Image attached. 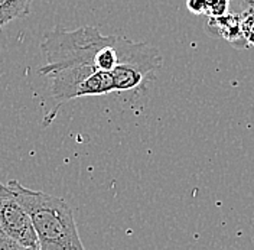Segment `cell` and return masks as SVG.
<instances>
[{
  "instance_id": "obj_1",
  "label": "cell",
  "mask_w": 254,
  "mask_h": 250,
  "mask_svg": "<svg viewBox=\"0 0 254 250\" xmlns=\"http://www.w3.org/2000/svg\"><path fill=\"white\" fill-rule=\"evenodd\" d=\"M7 188L31 217L41 250H85L69 205L60 197L9 181Z\"/></svg>"
},
{
  "instance_id": "obj_2",
  "label": "cell",
  "mask_w": 254,
  "mask_h": 250,
  "mask_svg": "<svg viewBox=\"0 0 254 250\" xmlns=\"http://www.w3.org/2000/svg\"><path fill=\"white\" fill-rule=\"evenodd\" d=\"M0 227L4 235L16 240L26 249H41L29 214L16 201L10 189L0 197Z\"/></svg>"
},
{
  "instance_id": "obj_3",
  "label": "cell",
  "mask_w": 254,
  "mask_h": 250,
  "mask_svg": "<svg viewBox=\"0 0 254 250\" xmlns=\"http://www.w3.org/2000/svg\"><path fill=\"white\" fill-rule=\"evenodd\" d=\"M206 32L212 36L228 41L238 49L247 47L241 32V15L228 12L227 15L220 17H209L206 22Z\"/></svg>"
},
{
  "instance_id": "obj_4",
  "label": "cell",
  "mask_w": 254,
  "mask_h": 250,
  "mask_svg": "<svg viewBox=\"0 0 254 250\" xmlns=\"http://www.w3.org/2000/svg\"><path fill=\"white\" fill-rule=\"evenodd\" d=\"M113 80H114V91H130L136 90L144 83V80L149 79L146 73L142 70L126 65V64H119L113 71Z\"/></svg>"
},
{
  "instance_id": "obj_5",
  "label": "cell",
  "mask_w": 254,
  "mask_h": 250,
  "mask_svg": "<svg viewBox=\"0 0 254 250\" xmlns=\"http://www.w3.org/2000/svg\"><path fill=\"white\" fill-rule=\"evenodd\" d=\"M32 0H0V29L17 17H25L31 12Z\"/></svg>"
},
{
  "instance_id": "obj_6",
  "label": "cell",
  "mask_w": 254,
  "mask_h": 250,
  "mask_svg": "<svg viewBox=\"0 0 254 250\" xmlns=\"http://www.w3.org/2000/svg\"><path fill=\"white\" fill-rule=\"evenodd\" d=\"M241 32L247 47H254V12L241 15Z\"/></svg>"
},
{
  "instance_id": "obj_7",
  "label": "cell",
  "mask_w": 254,
  "mask_h": 250,
  "mask_svg": "<svg viewBox=\"0 0 254 250\" xmlns=\"http://www.w3.org/2000/svg\"><path fill=\"white\" fill-rule=\"evenodd\" d=\"M208 17H220L230 12V0H206Z\"/></svg>"
},
{
  "instance_id": "obj_8",
  "label": "cell",
  "mask_w": 254,
  "mask_h": 250,
  "mask_svg": "<svg viewBox=\"0 0 254 250\" xmlns=\"http://www.w3.org/2000/svg\"><path fill=\"white\" fill-rule=\"evenodd\" d=\"M230 12L244 15L254 12V0H230Z\"/></svg>"
},
{
  "instance_id": "obj_9",
  "label": "cell",
  "mask_w": 254,
  "mask_h": 250,
  "mask_svg": "<svg viewBox=\"0 0 254 250\" xmlns=\"http://www.w3.org/2000/svg\"><path fill=\"white\" fill-rule=\"evenodd\" d=\"M187 7L193 15H205L208 12L206 0H187Z\"/></svg>"
},
{
  "instance_id": "obj_10",
  "label": "cell",
  "mask_w": 254,
  "mask_h": 250,
  "mask_svg": "<svg viewBox=\"0 0 254 250\" xmlns=\"http://www.w3.org/2000/svg\"><path fill=\"white\" fill-rule=\"evenodd\" d=\"M0 250H29L25 246H22L20 243H17L16 240L10 239L7 235L0 233Z\"/></svg>"
},
{
  "instance_id": "obj_11",
  "label": "cell",
  "mask_w": 254,
  "mask_h": 250,
  "mask_svg": "<svg viewBox=\"0 0 254 250\" xmlns=\"http://www.w3.org/2000/svg\"><path fill=\"white\" fill-rule=\"evenodd\" d=\"M0 233H3V232H1V227H0Z\"/></svg>"
}]
</instances>
